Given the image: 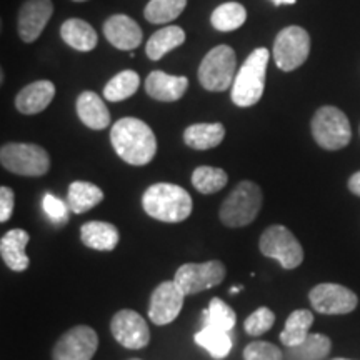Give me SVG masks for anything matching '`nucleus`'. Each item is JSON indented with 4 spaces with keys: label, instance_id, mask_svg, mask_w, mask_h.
I'll return each instance as SVG.
<instances>
[{
    "label": "nucleus",
    "instance_id": "29",
    "mask_svg": "<svg viewBox=\"0 0 360 360\" xmlns=\"http://www.w3.org/2000/svg\"><path fill=\"white\" fill-rule=\"evenodd\" d=\"M141 85V77L134 70H122L103 87V97L110 102H120L132 97Z\"/></svg>",
    "mask_w": 360,
    "mask_h": 360
},
{
    "label": "nucleus",
    "instance_id": "18",
    "mask_svg": "<svg viewBox=\"0 0 360 360\" xmlns=\"http://www.w3.org/2000/svg\"><path fill=\"white\" fill-rule=\"evenodd\" d=\"M29 232L22 229H12L0 240V255H2L4 264L13 272H24L29 267L30 260L25 254V247L29 244Z\"/></svg>",
    "mask_w": 360,
    "mask_h": 360
},
{
    "label": "nucleus",
    "instance_id": "8",
    "mask_svg": "<svg viewBox=\"0 0 360 360\" xmlns=\"http://www.w3.org/2000/svg\"><path fill=\"white\" fill-rule=\"evenodd\" d=\"M236 52L229 45H217L207 52L199 67V80L202 87L210 92H224L232 87L236 80Z\"/></svg>",
    "mask_w": 360,
    "mask_h": 360
},
{
    "label": "nucleus",
    "instance_id": "13",
    "mask_svg": "<svg viewBox=\"0 0 360 360\" xmlns=\"http://www.w3.org/2000/svg\"><path fill=\"white\" fill-rule=\"evenodd\" d=\"M110 332L114 339L125 349H143L150 342V330L141 314L135 310H119L110 321Z\"/></svg>",
    "mask_w": 360,
    "mask_h": 360
},
{
    "label": "nucleus",
    "instance_id": "9",
    "mask_svg": "<svg viewBox=\"0 0 360 360\" xmlns=\"http://www.w3.org/2000/svg\"><path fill=\"white\" fill-rule=\"evenodd\" d=\"M310 53V35L299 25L281 30L274 42V60L283 72L299 69Z\"/></svg>",
    "mask_w": 360,
    "mask_h": 360
},
{
    "label": "nucleus",
    "instance_id": "12",
    "mask_svg": "<svg viewBox=\"0 0 360 360\" xmlns=\"http://www.w3.org/2000/svg\"><path fill=\"white\" fill-rule=\"evenodd\" d=\"M315 312L323 315H344L357 309L359 299L354 290L340 283H319L309 294Z\"/></svg>",
    "mask_w": 360,
    "mask_h": 360
},
{
    "label": "nucleus",
    "instance_id": "26",
    "mask_svg": "<svg viewBox=\"0 0 360 360\" xmlns=\"http://www.w3.org/2000/svg\"><path fill=\"white\" fill-rule=\"evenodd\" d=\"M186 42V32L177 25L164 27L148 39L146 52L152 60H160L165 53L177 49Z\"/></svg>",
    "mask_w": 360,
    "mask_h": 360
},
{
    "label": "nucleus",
    "instance_id": "36",
    "mask_svg": "<svg viewBox=\"0 0 360 360\" xmlns=\"http://www.w3.org/2000/svg\"><path fill=\"white\" fill-rule=\"evenodd\" d=\"M44 210L47 217L56 225H64L69 220V204L57 199L52 193H45L44 195Z\"/></svg>",
    "mask_w": 360,
    "mask_h": 360
},
{
    "label": "nucleus",
    "instance_id": "23",
    "mask_svg": "<svg viewBox=\"0 0 360 360\" xmlns=\"http://www.w3.org/2000/svg\"><path fill=\"white\" fill-rule=\"evenodd\" d=\"M103 200V192L101 187L94 186L90 182H72L67 193V204H69L70 212L84 214L87 210L97 207Z\"/></svg>",
    "mask_w": 360,
    "mask_h": 360
},
{
    "label": "nucleus",
    "instance_id": "35",
    "mask_svg": "<svg viewBox=\"0 0 360 360\" xmlns=\"http://www.w3.org/2000/svg\"><path fill=\"white\" fill-rule=\"evenodd\" d=\"M285 354L282 352L277 345L270 344V342L257 340L247 344L244 349V360H283Z\"/></svg>",
    "mask_w": 360,
    "mask_h": 360
},
{
    "label": "nucleus",
    "instance_id": "42",
    "mask_svg": "<svg viewBox=\"0 0 360 360\" xmlns=\"http://www.w3.org/2000/svg\"><path fill=\"white\" fill-rule=\"evenodd\" d=\"M75 2H84V0H75Z\"/></svg>",
    "mask_w": 360,
    "mask_h": 360
},
{
    "label": "nucleus",
    "instance_id": "27",
    "mask_svg": "<svg viewBox=\"0 0 360 360\" xmlns=\"http://www.w3.org/2000/svg\"><path fill=\"white\" fill-rule=\"evenodd\" d=\"M332 350V342L323 334H309L302 344L287 347L285 360H323Z\"/></svg>",
    "mask_w": 360,
    "mask_h": 360
},
{
    "label": "nucleus",
    "instance_id": "34",
    "mask_svg": "<svg viewBox=\"0 0 360 360\" xmlns=\"http://www.w3.org/2000/svg\"><path fill=\"white\" fill-rule=\"evenodd\" d=\"M274 323H276V314L269 307H259L245 319L244 328L249 335L257 337L269 332L274 327Z\"/></svg>",
    "mask_w": 360,
    "mask_h": 360
},
{
    "label": "nucleus",
    "instance_id": "17",
    "mask_svg": "<svg viewBox=\"0 0 360 360\" xmlns=\"http://www.w3.org/2000/svg\"><path fill=\"white\" fill-rule=\"evenodd\" d=\"M188 87L187 77L169 75L162 70H155L148 74L146 79V90L152 98L160 102H175L184 97Z\"/></svg>",
    "mask_w": 360,
    "mask_h": 360
},
{
    "label": "nucleus",
    "instance_id": "19",
    "mask_svg": "<svg viewBox=\"0 0 360 360\" xmlns=\"http://www.w3.org/2000/svg\"><path fill=\"white\" fill-rule=\"evenodd\" d=\"M53 96H56V85L49 80H39L20 90L15 98V107L20 114H39L51 105Z\"/></svg>",
    "mask_w": 360,
    "mask_h": 360
},
{
    "label": "nucleus",
    "instance_id": "5",
    "mask_svg": "<svg viewBox=\"0 0 360 360\" xmlns=\"http://www.w3.org/2000/svg\"><path fill=\"white\" fill-rule=\"evenodd\" d=\"M312 135L315 142L326 150H340L352 139V129L347 115L332 105L321 107L312 119Z\"/></svg>",
    "mask_w": 360,
    "mask_h": 360
},
{
    "label": "nucleus",
    "instance_id": "7",
    "mask_svg": "<svg viewBox=\"0 0 360 360\" xmlns=\"http://www.w3.org/2000/svg\"><path fill=\"white\" fill-rule=\"evenodd\" d=\"M0 162L8 172L25 177H40L51 169V157L35 143H6L0 148Z\"/></svg>",
    "mask_w": 360,
    "mask_h": 360
},
{
    "label": "nucleus",
    "instance_id": "3",
    "mask_svg": "<svg viewBox=\"0 0 360 360\" xmlns=\"http://www.w3.org/2000/svg\"><path fill=\"white\" fill-rule=\"evenodd\" d=\"M270 52L267 49H255L245 58L232 84V102L238 107L255 105L264 96L265 74H267Z\"/></svg>",
    "mask_w": 360,
    "mask_h": 360
},
{
    "label": "nucleus",
    "instance_id": "43",
    "mask_svg": "<svg viewBox=\"0 0 360 360\" xmlns=\"http://www.w3.org/2000/svg\"><path fill=\"white\" fill-rule=\"evenodd\" d=\"M130 360H139V359H130Z\"/></svg>",
    "mask_w": 360,
    "mask_h": 360
},
{
    "label": "nucleus",
    "instance_id": "24",
    "mask_svg": "<svg viewBox=\"0 0 360 360\" xmlns=\"http://www.w3.org/2000/svg\"><path fill=\"white\" fill-rule=\"evenodd\" d=\"M225 137L222 124H193L184 132V142L195 150H207L217 147Z\"/></svg>",
    "mask_w": 360,
    "mask_h": 360
},
{
    "label": "nucleus",
    "instance_id": "10",
    "mask_svg": "<svg viewBox=\"0 0 360 360\" xmlns=\"http://www.w3.org/2000/svg\"><path fill=\"white\" fill-rule=\"evenodd\" d=\"M225 265L220 260H209L204 264H184L175 272L174 281L186 295L199 294L202 290L214 289L224 282Z\"/></svg>",
    "mask_w": 360,
    "mask_h": 360
},
{
    "label": "nucleus",
    "instance_id": "6",
    "mask_svg": "<svg viewBox=\"0 0 360 360\" xmlns=\"http://www.w3.org/2000/svg\"><path fill=\"white\" fill-rule=\"evenodd\" d=\"M260 254L277 260L285 270H294L304 262V249L285 225H270L259 238Z\"/></svg>",
    "mask_w": 360,
    "mask_h": 360
},
{
    "label": "nucleus",
    "instance_id": "15",
    "mask_svg": "<svg viewBox=\"0 0 360 360\" xmlns=\"http://www.w3.org/2000/svg\"><path fill=\"white\" fill-rule=\"evenodd\" d=\"M53 6L51 0H27L20 7L17 30L24 42H34L44 32L45 25L52 17Z\"/></svg>",
    "mask_w": 360,
    "mask_h": 360
},
{
    "label": "nucleus",
    "instance_id": "28",
    "mask_svg": "<svg viewBox=\"0 0 360 360\" xmlns=\"http://www.w3.org/2000/svg\"><path fill=\"white\" fill-rule=\"evenodd\" d=\"M193 340L217 360L225 359L232 350V339L229 332L219 330V328L210 326H204L202 330L197 332Z\"/></svg>",
    "mask_w": 360,
    "mask_h": 360
},
{
    "label": "nucleus",
    "instance_id": "31",
    "mask_svg": "<svg viewBox=\"0 0 360 360\" xmlns=\"http://www.w3.org/2000/svg\"><path fill=\"white\" fill-rule=\"evenodd\" d=\"M187 6V0H150L143 15L150 24H167L177 19Z\"/></svg>",
    "mask_w": 360,
    "mask_h": 360
},
{
    "label": "nucleus",
    "instance_id": "22",
    "mask_svg": "<svg viewBox=\"0 0 360 360\" xmlns=\"http://www.w3.org/2000/svg\"><path fill=\"white\" fill-rule=\"evenodd\" d=\"M60 35L67 45L79 52H89L96 49L97 32L92 25L80 19H69L60 27Z\"/></svg>",
    "mask_w": 360,
    "mask_h": 360
},
{
    "label": "nucleus",
    "instance_id": "16",
    "mask_svg": "<svg viewBox=\"0 0 360 360\" xmlns=\"http://www.w3.org/2000/svg\"><path fill=\"white\" fill-rule=\"evenodd\" d=\"M103 35L115 49L134 51L142 42V29L134 19L124 13H117L103 24Z\"/></svg>",
    "mask_w": 360,
    "mask_h": 360
},
{
    "label": "nucleus",
    "instance_id": "25",
    "mask_svg": "<svg viewBox=\"0 0 360 360\" xmlns=\"http://www.w3.org/2000/svg\"><path fill=\"white\" fill-rule=\"evenodd\" d=\"M314 323V314L307 309L294 310L285 321V328L281 332V342L285 347H295L302 344L310 334Z\"/></svg>",
    "mask_w": 360,
    "mask_h": 360
},
{
    "label": "nucleus",
    "instance_id": "2",
    "mask_svg": "<svg viewBox=\"0 0 360 360\" xmlns=\"http://www.w3.org/2000/svg\"><path fill=\"white\" fill-rule=\"evenodd\" d=\"M142 207L148 217L177 224L192 214V197L186 188L174 184H154L143 192Z\"/></svg>",
    "mask_w": 360,
    "mask_h": 360
},
{
    "label": "nucleus",
    "instance_id": "30",
    "mask_svg": "<svg viewBox=\"0 0 360 360\" xmlns=\"http://www.w3.org/2000/svg\"><path fill=\"white\" fill-rule=\"evenodd\" d=\"M247 20V11L242 4L238 2H225L222 6H219L212 12L210 22L215 29L220 32H232V30L238 29V27L244 25Z\"/></svg>",
    "mask_w": 360,
    "mask_h": 360
},
{
    "label": "nucleus",
    "instance_id": "41",
    "mask_svg": "<svg viewBox=\"0 0 360 360\" xmlns=\"http://www.w3.org/2000/svg\"><path fill=\"white\" fill-rule=\"evenodd\" d=\"M332 360H350V359H340V357H337V359H332Z\"/></svg>",
    "mask_w": 360,
    "mask_h": 360
},
{
    "label": "nucleus",
    "instance_id": "38",
    "mask_svg": "<svg viewBox=\"0 0 360 360\" xmlns=\"http://www.w3.org/2000/svg\"><path fill=\"white\" fill-rule=\"evenodd\" d=\"M349 191L352 192L354 195L360 197V170L349 179Z\"/></svg>",
    "mask_w": 360,
    "mask_h": 360
},
{
    "label": "nucleus",
    "instance_id": "11",
    "mask_svg": "<svg viewBox=\"0 0 360 360\" xmlns=\"http://www.w3.org/2000/svg\"><path fill=\"white\" fill-rule=\"evenodd\" d=\"M97 347V332L89 326H75L56 342L52 360H92Z\"/></svg>",
    "mask_w": 360,
    "mask_h": 360
},
{
    "label": "nucleus",
    "instance_id": "40",
    "mask_svg": "<svg viewBox=\"0 0 360 360\" xmlns=\"http://www.w3.org/2000/svg\"><path fill=\"white\" fill-rule=\"evenodd\" d=\"M242 290V287H232L231 289V294L233 295V294H237V292H240Z\"/></svg>",
    "mask_w": 360,
    "mask_h": 360
},
{
    "label": "nucleus",
    "instance_id": "39",
    "mask_svg": "<svg viewBox=\"0 0 360 360\" xmlns=\"http://www.w3.org/2000/svg\"><path fill=\"white\" fill-rule=\"evenodd\" d=\"M274 6H283V4H289V6H292V4H295L297 0H272Z\"/></svg>",
    "mask_w": 360,
    "mask_h": 360
},
{
    "label": "nucleus",
    "instance_id": "32",
    "mask_svg": "<svg viewBox=\"0 0 360 360\" xmlns=\"http://www.w3.org/2000/svg\"><path fill=\"white\" fill-rule=\"evenodd\" d=\"M229 175L225 174V170L217 167H209V165H202L197 167L192 174V184L200 193L210 195L215 193L227 186Z\"/></svg>",
    "mask_w": 360,
    "mask_h": 360
},
{
    "label": "nucleus",
    "instance_id": "20",
    "mask_svg": "<svg viewBox=\"0 0 360 360\" xmlns=\"http://www.w3.org/2000/svg\"><path fill=\"white\" fill-rule=\"evenodd\" d=\"M80 240L89 249L98 252H112L119 244V231L114 224L92 220L80 229Z\"/></svg>",
    "mask_w": 360,
    "mask_h": 360
},
{
    "label": "nucleus",
    "instance_id": "14",
    "mask_svg": "<svg viewBox=\"0 0 360 360\" xmlns=\"http://www.w3.org/2000/svg\"><path fill=\"white\" fill-rule=\"evenodd\" d=\"M184 294L175 281H165L155 287L148 304V319L155 326L172 323L184 307Z\"/></svg>",
    "mask_w": 360,
    "mask_h": 360
},
{
    "label": "nucleus",
    "instance_id": "37",
    "mask_svg": "<svg viewBox=\"0 0 360 360\" xmlns=\"http://www.w3.org/2000/svg\"><path fill=\"white\" fill-rule=\"evenodd\" d=\"M15 205V193L11 187H0V222L6 224L12 217Z\"/></svg>",
    "mask_w": 360,
    "mask_h": 360
},
{
    "label": "nucleus",
    "instance_id": "33",
    "mask_svg": "<svg viewBox=\"0 0 360 360\" xmlns=\"http://www.w3.org/2000/svg\"><path fill=\"white\" fill-rule=\"evenodd\" d=\"M204 319L205 326L215 327L224 332H231L232 328L236 327L237 322L236 312H233L222 299H219V297H214V299L210 300L209 309L204 310Z\"/></svg>",
    "mask_w": 360,
    "mask_h": 360
},
{
    "label": "nucleus",
    "instance_id": "1",
    "mask_svg": "<svg viewBox=\"0 0 360 360\" xmlns=\"http://www.w3.org/2000/svg\"><path fill=\"white\" fill-rule=\"evenodd\" d=\"M110 142L117 155L130 165H147L155 157L157 139L154 130L141 119L124 117L112 127Z\"/></svg>",
    "mask_w": 360,
    "mask_h": 360
},
{
    "label": "nucleus",
    "instance_id": "4",
    "mask_svg": "<svg viewBox=\"0 0 360 360\" xmlns=\"http://www.w3.org/2000/svg\"><path fill=\"white\" fill-rule=\"evenodd\" d=\"M262 209V191L255 182L244 180L229 193L220 205L219 217L224 225L231 229L245 227L257 219Z\"/></svg>",
    "mask_w": 360,
    "mask_h": 360
},
{
    "label": "nucleus",
    "instance_id": "21",
    "mask_svg": "<svg viewBox=\"0 0 360 360\" xmlns=\"http://www.w3.org/2000/svg\"><path fill=\"white\" fill-rule=\"evenodd\" d=\"M77 115L92 130H103L110 124V112L96 92H85L77 97Z\"/></svg>",
    "mask_w": 360,
    "mask_h": 360
}]
</instances>
